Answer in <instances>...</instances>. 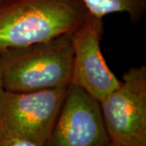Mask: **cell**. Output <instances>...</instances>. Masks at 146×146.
Listing matches in <instances>:
<instances>
[{
  "label": "cell",
  "instance_id": "6da1fadb",
  "mask_svg": "<svg viewBox=\"0 0 146 146\" xmlns=\"http://www.w3.org/2000/svg\"><path fill=\"white\" fill-rule=\"evenodd\" d=\"M89 13L82 0H3L0 51L73 33Z\"/></svg>",
  "mask_w": 146,
  "mask_h": 146
},
{
  "label": "cell",
  "instance_id": "7a4b0ae2",
  "mask_svg": "<svg viewBox=\"0 0 146 146\" xmlns=\"http://www.w3.org/2000/svg\"><path fill=\"white\" fill-rule=\"evenodd\" d=\"M72 33L0 51L3 87L10 92L67 88L71 84Z\"/></svg>",
  "mask_w": 146,
  "mask_h": 146
},
{
  "label": "cell",
  "instance_id": "3957f363",
  "mask_svg": "<svg viewBox=\"0 0 146 146\" xmlns=\"http://www.w3.org/2000/svg\"><path fill=\"white\" fill-rule=\"evenodd\" d=\"M67 89L31 92L3 90L0 97V137L21 138L44 145Z\"/></svg>",
  "mask_w": 146,
  "mask_h": 146
},
{
  "label": "cell",
  "instance_id": "277c9868",
  "mask_svg": "<svg viewBox=\"0 0 146 146\" xmlns=\"http://www.w3.org/2000/svg\"><path fill=\"white\" fill-rule=\"evenodd\" d=\"M110 141L121 146H146V67L130 68L119 85L100 102Z\"/></svg>",
  "mask_w": 146,
  "mask_h": 146
},
{
  "label": "cell",
  "instance_id": "5b68a950",
  "mask_svg": "<svg viewBox=\"0 0 146 146\" xmlns=\"http://www.w3.org/2000/svg\"><path fill=\"white\" fill-rule=\"evenodd\" d=\"M110 142L99 102L70 84L43 146H106Z\"/></svg>",
  "mask_w": 146,
  "mask_h": 146
},
{
  "label": "cell",
  "instance_id": "8992f818",
  "mask_svg": "<svg viewBox=\"0 0 146 146\" xmlns=\"http://www.w3.org/2000/svg\"><path fill=\"white\" fill-rule=\"evenodd\" d=\"M103 33L102 18L89 13L72 33L73 58L71 84L84 90L98 102L120 84L106 64L101 51Z\"/></svg>",
  "mask_w": 146,
  "mask_h": 146
},
{
  "label": "cell",
  "instance_id": "52a82bcc",
  "mask_svg": "<svg viewBox=\"0 0 146 146\" xmlns=\"http://www.w3.org/2000/svg\"><path fill=\"white\" fill-rule=\"evenodd\" d=\"M89 12L103 18L115 12L127 13L132 23L141 21L146 11V0H82Z\"/></svg>",
  "mask_w": 146,
  "mask_h": 146
},
{
  "label": "cell",
  "instance_id": "ba28073f",
  "mask_svg": "<svg viewBox=\"0 0 146 146\" xmlns=\"http://www.w3.org/2000/svg\"><path fill=\"white\" fill-rule=\"evenodd\" d=\"M0 146H40L34 142L16 137H0Z\"/></svg>",
  "mask_w": 146,
  "mask_h": 146
},
{
  "label": "cell",
  "instance_id": "9c48e42d",
  "mask_svg": "<svg viewBox=\"0 0 146 146\" xmlns=\"http://www.w3.org/2000/svg\"><path fill=\"white\" fill-rule=\"evenodd\" d=\"M3 82H2V76H1V72H0V97L3 92Z\"/></svg>",
  "mask_w": 146,
  "mask_h": 146
},
{
  "label": "cell",
  "instance_id": "30bf717a",
  "mask_svg": "<svg viewBox=\"0 0 146 146\" xmlns=\"http://www.w3.org/2000/svg\"><path fill=\"white\" fill-rule=\"evenodd\" d=\"M106 146H121V145H119L114 144V143H112V142H110L109 144H108L107 145H106Z\"/></svg>",
  "mask_w": 146,
  "mask_h": 146
},
{
  "label": "cell",
  "instance_id": "8fae6325",
  "mask_svg": "<svg viewBox=\"0 0 146 146\" xmlns=\"http://www.w3.org/2000/svg\"><path fill=\"white\" fill-rule=\"evenodd\" d=\"M2 1H3V0H0V2H2Z\"/></svg>",
  "mask_w": 146,
  "mask_h": 146
}]
</instances>
